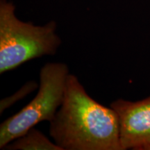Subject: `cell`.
Instances as JSON below:
<instances>
[{
    "instance_id": "5",
    "label": "cell",
    "mask_w": 150,
    "mask_h": 150,
    "mask_svg": "<svg viewBox=\"0 0 150 150\" xmlns=\"http://www.w3.org/2000/svg\"><path fill=\"white\" fill-rule=\"evenodd\" d=\"M6 150H63L52 142L41 131L33 127L27 132L9 142L4 147Z\"/></svg>"
},
{
    "instance_id": "1",
    "label": "cell",
    "mask_w": 150,
    "mask_h": 150,
    "mask_svg": "<svg viewBox=\"0 0 150 150\" xmlns=\"http://www.w3.org/2000/svg\"><path fill=\"white\" fill-rule=\"evenodd\" d=\"M50 135L63 150H123L117 112L90 96L69 74L64 98L50 122Z\"/></svg>"
},
{
    "instance_id": "3",
    "label": "cell",
    "mask_w": 150,
    "mask_h": 150,
    "mask_svg": "<svg viewBox=\"0 0 150 150\" xmlns=\"http://www.w3.org/2000/svg\"><path fill=\"white\" fill-rule=\"evenodd\" d=\"M70 72L65 63H48L40 71L37 95L17 113L0 125V149L43 121L54 119L64 98Z\"/></svg>"
},
{
    "instance_id": "2",
    "label": "cell",
    "mask_w": 150,
    "mask_h": 150,
    "mask_svg": "<svg viewBox=\"0 0 150 150\" xmlns=\"http://www.w3.org/2000/svg\"><path fill=\"white\" fill-rule=\"evenodd\" d=\"M61 44L55 22L44 25L23 22L17 17L13 3L0 0V74L31 60L54 55Z\"/></svg>"
},
{
    "instance_id": "4",
    "label": "cell",
    "mask_w": 150,
    "mask_h": 150,
    "mask_svg": "<svg viewBox=\"0 0 150 150\" xmlns=\"http://www.w3.org/2000/svg\"><path fill=\"white\" fill-rule=\"evenodd\" d=\"M110 106L117 112L123 150H146L150 145V96L137 102L119 99Z\"/></svg>"
},
{
    "instance_id": "7",
    "label": "cell",
    "mask_w": 150,
    "mask_h": 150,
    "mask_svg": "<svg viewBox=\"0 0 150 150\" xmlns=\"http://www.w3.org/2000/svg\"><path fill=\"white\" fill-rule=\"evenodd\" d=\"M146 150H150V145L147 148V149H146Z\"/></svg>"
},
{
    "instance_id": "6",
    "label": "cell",
    "mask_w": 150,
    "mask_h": 150,
    "mask_svg": "<svg viewBox=\"0 0 150 150\" xmlns=\"http://www.w3.org/2000/svg\"><path fill=\"white\" fill-rule=\"evenodd\" d=\"M38 86L39 85H38L35 82L29 81L22 86L21 88L13 95L1 99L0 102V113H2L6 109L10 107L18 101L24 98V97L27 96L30 93L36 89Z\"/></svg>"
}]
</instances>
